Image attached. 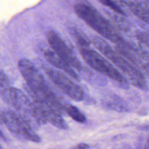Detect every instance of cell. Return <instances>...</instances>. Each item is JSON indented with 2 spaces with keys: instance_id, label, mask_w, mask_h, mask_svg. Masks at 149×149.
<instances>
[{
  "instance_id": "cell-12",
  "label": "cell",
  "mask_w": 149,
  "mask_h": 149,
  "mask_svg": "<svg viewBox=\"0 0 149 149\" xmlns=\"http://www.w3.org/2000/svg\"><path fill=\"white\" fill-rule=\"evenodd\" d=\"M65 112L72 119L79 123H85L86 121V116L76 106L68 104L65 107Z\"/></svg>"
},
{
  "instance_id": "cell-2",
  "label": "cell",
  "mask_w": 149,
  "mask_h": 149,
  "mask_svg": "<svg viewBox=\"0 0 149 149\" xmlns=\"http://www.w3.org/2000/svg\"><path fill=\"white\" fill-rule=\"evenodd\" d=\"M74 11L78 17L102 37L116 44L124 43V40L112 25L87 1L77 2L74 5Z\"/></svg>"
},
{
  "instance_id": "cell-4",
  "label": "cell",
  "mask_w": 149,
  "mask_h": 149,
  "mask_svg": "<svg viewBox=\"0 0 149 149\" xmlns=\"http://www.w3.org/2000/svg\"><path fill=\"white\" fill-rule=\"evenodd\" d=\"M1 121L8 130L19 139L35 143L41 141L40 137L36 133L31 123L19 113L10 110L1 111Z\"/></svg>"
},
{
  "instance_id": "cell-1",
  "label": "cell",
  "mask_w": 149,
  "mask_h": 149,
  "mask_svg": "<svg viewBox=\"0 0 149 149\" xmlns=\"http://www.w3.org/2000/svg\"><path fill=\"white\" fill-rule=\"evenodd\" d=\"M19 70L26 83V90L30 96L45 100L56 107L62 112L68 104L63 98L47 83L34 64L27 59L18 62Z\"/></svg>"
},
{
  "instance_id": "cell-8",
  "label": "cell",
  "mask_w": 149,
  "mask_h": 149,
  "mask_svg": "<svg viewBox=\"0 0 149 149\" xmlns=\"http://www.w3.org/2000/svg\"><path fill=\"white\" fill-rule=\"evenodd\" d=\"M47 122L61 129H67L68 125L64 120L62 112L51 102L39 97L30 96Z\"/></svg>"
},
{
  "instance_id": "cell-14",
  "label": "cell",
  "mask_w": 149,
  "mask_h": 149,
  "mask_svg": "<svg viewBox=\"0 0 149 149\" xmlns=\"http://www.w3.org/2000/svg\"><path fill=\"white\" fill-rule=\"evenodd\" d=\"M70 149H90V148L87 144L84 143H80L77 145L73 146Z\"/></svg>"
},
{
  "instance_id": "cell-10",
  "label": "cell",
  "mask_w": 149,
  "mask_h": 149,
  "mask_svg": "<svg viewBox=\"0 0 149 149\" xmlns=\"http://www.w3.org/2000/svg\"><path fill=\"white\" fill-rule=\"evenodd\" d=\"M102 105L109 109L122 111L125 109L120 98L115 95H109L101 100Z\"/></svg>"
},
{
  "instance_id": "cell-9",
  "label": "cell",
  "mask_w": 149,
  "mask_h": 149,
  "mask_svg": "<svg viewBox=\"0 0 149 149\" xmlns=\"http://www.w3.org/2000/svg\"><path fill=\"white\" fill-rule=\"evenodd\" d=\"M44 55L47 61L52 66L63 71L74 80L80 81V77L73 69L72 67L62 59L54 52L48 49L44 52Z\"/></svg>"
},
{
  "instance_id": "cell-13",
  "label": "cell",
  "mask_w": 149,
  "mask_h": 149,
  "mask_svg": "<svg viewBox=\"0 0 149 149\" xmlns=\"http://www.w3.org/2000/svg\"><path fill=\"white\" fill-rule=\"evenodd\" d=\"M98 1L102 5L109 8L116 13L121 15H125V12L123 10L112 0H98Z\"/></svg>"
},
{
  "instance_id": "cell-11",
  "label": "cell",
  "mask_w": 149,
  "mask_h": 149,
  "mask_svg": "<svg viewBox=\"0 0 149 149\" xmlns=\"http://www.w3.org/2000/svg\"><path fill=\"white\" fill-rule=\"evenodd\" d=\"M80 72L82 73L84 78L90 83L98 86H105L107 84V80L105 78L90 70L83 69Z\"/></svg>"
},
{
  "instance_id": "cell-3",
  "label": "cell",
  "mask_w": 149,
  "mask_h": 149,
  "mask_svg": "<svg viewBox=\"0 0 149 149\" xmlns=\"http://www.w3.org/2000/svg\"><path fill=\"white\" fill-rule=\"evenodd\" d=\"M1 95L6 104L13 107L33 126L47 123L33 101H31L20 90L11 86L1 88Z\"/></svg>"
},
{
  "instance_id": "cell-7",
  "label": "cell",
  "mask_w": 149,
  "mask_h": 149,
  "mask_svg": "<svg viewBox=\"0 0 149 149\" xmlns=\"http://www.w3.org/2000/svg\"><path fill=\"white\" fill-rule=\"evenodd\" d=\"M47 40L58 56L77 71L81 72L82 70V65L73 51L57 33L53 31H49L47 34Z\"/></svg>"
},
{
  "instance_id": "cell-5",
  "label": "cell",
  "mask_w": 149,
  "mask_h": 149,
  "mask_svg": "<svg viewBox=\"0 0 149 149\" xmlns=\"http://www.w3.org/2000/svg\"><path fill=\"white\" fill-rule=\"evenodd\" d=\"M79 51L84 61L94 70L122 85H126V79L119 71L97 52L89 46L79 47Z\"/></svg>"
},
{
  "instance_id": "cell-6",
  "label": "cell",
  "mask_w": 149,
  "mask_h": 149,
  "mask_svg": "<svg viewBox=\"0 0 149 149\" xmlns=\"http://www.w3.org/2000/svg\"><path fill=\"white\" fill-rule=\"evenodd\" d=\"M44 71L49 80L64 94L76 101L83 100V89L63 73L51 68H45Z\"/></svg>"
}]
</instances>
